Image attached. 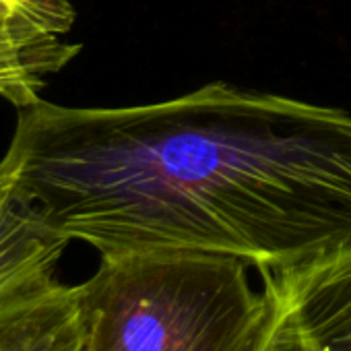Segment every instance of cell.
<instances>
[{"mask_svg":"<svg viewBox=\"0 0 351 351\" xmlns=\"http://www.w3.org/2000/svg\"><path fill=\"white\" fill-rule=\"evenodd\" d=\"M0 193L101 256L283 269L351 246V114L205 85L134 108H17Z\"/></svg>","mask_w":351,"mask_h":351,"instance_id":"obj_1","label":"cell"},{"mask_svg":"<svg viewBox=\"0 0 351 351\" xmlns=\"http://www.w3.org/2000/svg\"><path fill=\"white\" fill-rule=\"evenodd\" d=\"M248 267L193 250L101 256L77 285L83 351H263L277 310Z\"/></svg>","mask_w":351,"mask_h":351,"instance_id":"obj_2","label":"cell"},{"mask_svg":"<svg viewBox=\"0 0 351 351\" xmlns=\"http://www.w3.org/2000/svg\"><path fill=\"white\" fill-rule=\"evenodd\" d=\"M258 273L295 351H351V246Z\"/></svg>","mask_w":351,"mask_h":351,"instance_id":"obj_3","label":"cell"},{"mask_svg":"<svg viewBox=\"0 0 351 351\" xmlns=\"http://www.w3.org/2000/svg\"><path fill=\"white\" fill-rule=\"evenodd\" d=\"M0 351H83L77 285L52 277L0 302Z\"/></svg>","mask_w":351,"mask_h":351,"instance_id":"obj_4","label":"cell"},{"mask_svg":"<svg viewBox=\"0 0 351 351\" xmlns=\"http://www.w3.org/2000/svg\"><path fill=\"white\" fill-rule=\"evenodd\" d=\"M69 240L0 193V302L56 277Z\"/></svg>","mask_w":351,"mask_h":351,"instance_id":"obj_5","label":"cell"},{"mask_svg":"<svg viewBox=\"0 0 351 351\" xmlns=\"http://www.w3.org/2000/svg\"><path fill=\"white\" fill-rule=\"evenodd\" d=\"M79 44L29 25L0 21V97L15 108L40 99L48 79L77 54Z\"/></svg>","mask_w":351,"mask_h":351,"instance_id":"obj_6","label":"cell"},{"mask_svg":"<svg viewBox=\"0 0 351 351\" xmlns=\"http://www.w3.org/2000/svg\"><path fill=\"white\" fill-rule=\"evenodd\" d=\"M75 19L71 0H0V21L7 23L64 36L73 29Z\"/></svg>","mask_w":351,"mask_h":351,"instance_id":"obj_7","label":"cell"},{"mask_svg":"<svg viewBox=\"0 0 351 351\" xmlns=\"http://www.w3.org/2000/svg\"><path fill=\"white\" fill-rule=\"evenodd\" d=\"M271 293V291H269ZM275 302V300H273ZM277 310V308H275ZM263 351H295L287 341H285V337H283V332H281V328H279V318H275V326H273V332H271V339H269V343H267V347L263 349Z\"/></svg>","mask_w":351,"mask_h":351,"instance_id":"obj_8","label":"cell"}]
</instances>
